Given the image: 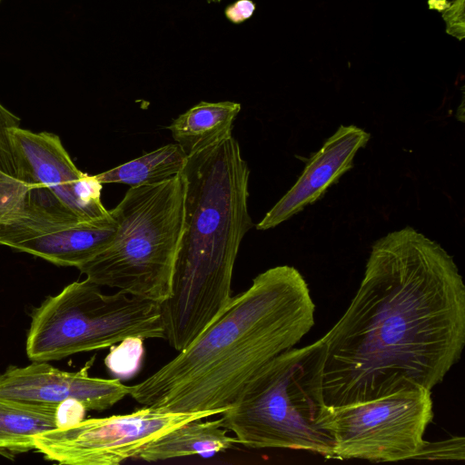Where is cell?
<instances>
[{"label":"cell","instance_id":"cell-1","mask_svg":"<svg viewBox=\"0 0 465 465\" xmlns=\"http://www.w3.org/2000/svg\"><path fill=\"white\" fill-rule=\"evenodd\" d=\"M312 344L320 406L431 391L465 344V285L452 256L411 226L382 236L343 315Z\"/></svg>","mask_w":465,"mask_h":465},{"label":"cell","instance_id":"cell-2","mask_svg":"<svg viewBox=\"0 0 465 465\" xmlns=\"http://www.w3.org/2000/svg\"><path fill=\"white\" fill-rule=\"evenodd\" d=\"M305 279L290 265L258 274L187 348L129 386L139 404L168 412L226 410L264 364L295 347L314 325Z\"/></svg>","mask_w":465,"mask_h":465},{"label":"cell","instance_id":"cell-3","mask_svg":"<svg viewBox=\"0 0 465 465\" xmlns=\"http://www.w3.org/2000/svg\"><path fill=\"white\" fill-rule=\"evenodd\" d=\"M183 226L171 296L161 304L165 340L187 348L229 305L240 244L252 227L250 169L231 134L188 155Z\"/></svg>","mask_w":465,"mask_h":465},{"label":"cell","instance_id":"cell-4","mask_svg":"<svg viewBox=\"0 0 465 465\" xmlns=\"http://www.w3.org/2000/svg\"><path fill=\"white\" fill-rule=\"evenodd\" d=\"M185 191L183 173L160 183L130 187L109 211L117 224L113 240L77 269L100 287L162 304L172 293Z\"/></svg>","mask_w":465,"mask_h":465},{"label":"cell","instance_id":"cell-5","mask_svg":"<svg viewBox=\"0 0 465 465\" xmlns=\"http://www.w3.org/2000/svg\"><path fill=\"white\" fill-rule=\"evenodd\" d=\"M313 344L291 348L264 364L221 414L223 427L248 449H290L334 459L333 442L318 423L311 391Z\"/></svg>","mask_w":465,"mask_h":465},{"label":"cell","instance_id":"cell-6","mask_svg":"<svg viewBox=\"0 0 465 465\" xmlns=\"http://www.w3.org/2000/svg\"><path fill=\"white\" fill-rule=\"evenodd\" d=\"M26 354L51 361L112 347L129 337L165 339L161 304L88 281L74 282L31 313Z\"/></svg>","mask_w":465,"mask_h":465},{"label":"cell","instance_id":"cell-7","mask_svg":"<svg viewBox=\"0 0 465 465\" xmlns=\"http://www.w3.org/2000/svg\"><path fill=\"white\" fill-rule=\"evenodd\" d=\"M431 391L413 389L343 406H321L318 423L333 442L334 459H416L433 418Z\"/></svg>","mask_w":465,"mask_h":465},{"label":"cell","instance_id":"cell-8","mask_svg":"<svg viewBox=\"0 0 465 465\" xmlns=\"http://www.w3.org/2000/svg\"><path fill=\"white\" fill-rule=\"evenodd\" d=\"M116 227L111 214L84 221L45 189L33 187L23 200L0 211V244L55 265L77 268L109 245Z\"/></svg>","mask_w":465,"mask_h":465},{"label":"cell","instance_id":"cell-9","mask_svg":"<svg viewBox=\"0 0 465 465\" xmlns=\"http://www.w3.org/2000/svg\"><path fill=\"white\" fill-rule=\"evenodd\" d=\"M224 411L176 413L143 406L131 413L82 420L42 432L34 438L35 450L60 464L118 465L136 459L147 443L167 431Z\"/></svg>","mask_w":465,"mask_h":465},{"label":"cell","instance_id":"cell-10","mask_svg":"<svg viewBox=\"0 0 465 465\" xmlns=\"http://www.w3.org/2000/svg\"><path fill=\"white\" fill-rule=\"evenodd\" d=\"M9 135L21 181L45 189L84 221L110 216L101 201L102 183L75 166L58 135L21 127L11 129Z\"/></svg>","mask_w":465,"mask_h":465},{"label":"cell","instance_id":"cell-11","mask_svg":"<svg viewBox=\"0 0 465 465\" xmlns=\"http://www.w3.org/2000/svg\"><path fill=\"white\" fill-rule=\"evenodd\" d=\"M93 357L77 371H61L46 361L26 367L10 366L0 375V396L31 404L55 406L66 401L80 402L86 411H102L129 395L121 380L91 377Z\"/></svg>","mask_w":465,"mask_h":465},{"label":"cell","instance_id":"cell-12","mask_svg":"<svg viewBox=\"0 0 465 465\" xmlns=\"http://www.w3.org/2000/svg\"><path fill=\"white\" fill-rule=\"evenodd\" d=\"M370 138L371 134L362 128L341 125L312 154L296 183L256 224V229L274 228L320 200L353 167L356 153L366 146Z\"/></svg>","mask_w":465,"mask_h":465},{"label":"cell","instance_id":"cell-13","mask_svg":"<svg viewBox=\"0 0 465 465\" xmlns=\"http://www.w3.org/2000/svg\"><path fill=\"white\" fill-rule=\"evenodd\" d=\"M235 437L228 434L220 419L183 423L147 443L138 460L154 462L196 454L218 453L237 444Z\"/></svg>","mask_w":465,"mask_h":465},{"label":"cell","instance_id":"cell-14","mask_svg":"<svg viewBox=\"0 0 465 465\" xmlns=\"http://www.w3.org/2000/svg\"><path fill=\"white\" fill-rule=\"evenodd\" d=\"M240 111L241 104L235 102H200L175 118L167 129L191 155L231 135Z\"/></svg>","mask_w":465,"mask_h":465},{"label":"cell","instance_id":"cell-15","mask_svg":"<svg viewBox=\"0 0 465 465\" xmlns=\"http://www.w3.org/2000/svg\"><path fill=\"white\" fill-rule=\"evenodd\" d=\"M57 407L0 396V455L13 459L35 450L36 435L59 427Z\"/></svg>","mask_w":465,"mask_h":465},{"label":"cell","instance_id":"cell-16","mask_svg":"<svg viewBox=\"0 0 465 465\" xmlns=\"http://www.w3.org/2000/svg\"><path fill=\"white\" fill-rule=\"evenodd\" d=\"M188 155L178 143H169L95 175L103 183H123L130 187L167 181L184 169Z\"/></svg>","mask_w":465,"mask_h":465},{"label":"cell","instance_id":"cell-17","mask_svg":"<svg viewBox=\"0 0 465 465\" xmlns=\"http://www.w3.org/2000/svg\"><path fill=\"white\" fill-rule=\"evenodd\" d=\"M143 352V340L138 337H129L123 340L118 345L112 346L104 359V363L117 379H129L139 371Z\"/></svg>","mask_w":465,"mask_h":465},{"label":"cell","instance_id":"cell-18","mask_svg":"<svg viewBox=\"0 0 465 465\" xmlns=\"http://www.w3.org/2000/svg\"><path fill=\"white\" fill-rule=\"evenodd\" d=\"M21 119L0 104V171L20 180L9 132L20 127Z\"/></svg>","mask_w":465,"mask_h":465},{"label":"cell","instance_id":"cell-19","mask_svg":"<svg viewBox=\"0 0 465 465\" xmlns=\"http://www.w3.org/2000/svg\"><path fill=\"white\" fill-rule=\"evenodd\" d=\"M464 1L465 0H428L430 9L441 14L446 25V33L461 41L464 38Z\"/></svg>","mask_w":465,"mask_h":465},{"label":"cell","instance_id":"cell-20","mask_svg":"<svg viewBox=\"0 0 465 465\" xmlns=\"http://www.w3.org/2000/svg\"><path fill=\"white\" fill-rule=\"evenodd\" d=\"M464 450V438L452 437L433 442L426 441L416 459L463 460L465 457Z\"/></svg>","mask_w":465,"mask_h":465},{"label":"cell","instance_id":"cell-21","mask_svg":"<svg viewBox=\"0 0 465 465\" xmlns=\"http://www.w3.org/2000/svg\"><path fill=\"white\" fill-rule=\"evenodd\" d=\"M34 186L0 171V211L23 200Z\"/></svg>","mask_w":465,"mask_h":465},{"label":"cell","instance_id":"cell-22","mask_svg":"<svg viewBox=\"0 0 465 465\" xmlns=\"http://www.w3.org/2000/svg\"><path fill=\"white\" fill-rule=\"evenodd\" d=\"M255 8L252 0H238L226 7L225 16L233 24H241L252 15Z\"/></svg>","mask_w":465,"mask_h":465},{"label":"cell","instance_id":"cell-23","mask_svg":"<svg viewBox=\"0 0 465 465\" xmlns=\"http://www.w3.org/2000/svg\"><path fill=\"white\" fill-rule=\"evenodd\" d=\"M208 3H220L222 0H207Z\"/></svg>","mask_w":465,"mask_h":465},{"label":"cell","instance_id":"cell-24","mask_svg":"<svg viewBox=\"0 0 465 465\" xmlns=\"http://www.w3.org/2000/svg\"><path fill=\"white\" fill-rule=\"evenodd\" d=\"M1 1H2V0H0V2H1Z\"/></svg>","mask_w":465,"mask_h":465}]
</instances>
